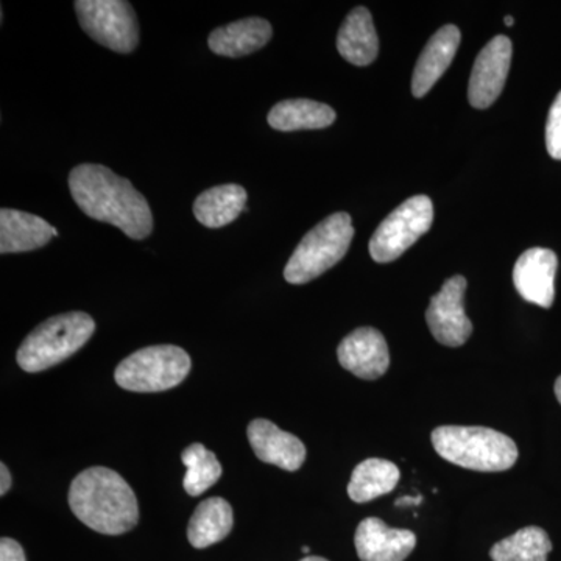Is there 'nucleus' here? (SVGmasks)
I'll return each mask as SVG.
<instances>
[{
	"label": "nucleus",
	"mask_w": 561,
	"mask_h": 561,
	"mask_svg": "<svg viewBox=\"0 0 561 561\" xmlns=\"http://www.w3.org/2000/svg\"><path fill=\"white\" fill-rule=\"evenodd\" d=\"M73 202L88 217L114 225L135 241L153 231V214L131 181L122 179L101 164H80L69 173Z\"/></svg>",
	"instance_id": "obj_1"
},
{
	"label": "nucleus",
	"mask_w": 561,
	"mask_h": 561,
	"mask_svg": "<svg viewBox=\"0 0 561 561\" xmlns=\"http://www.w3.org/2000/svg\"><path fill=\"white\" fill-rule=\"evenodd\" d=\"M69 507L84 526L103 535H122L139 522L138 500L116 471L88 468L73 479Z\"/></svg>",
	"instance_id": "obj_2"
},
{
	"label": "nucleus",
	"mask_w": 561,
	"mask_h": 561,
	"mask_svg": "<svg viewBox=\"0 0 561 561\" xmlns=\"http://www.w3.org/2000/svg\"><path fill=\"white\" fill-rule=\"evenodd\" d=\"M431 438L442 459L467 470L507 471L518 460L515 442L489 427L442 426L432 432Z\"/></svg>",
	"instance_id": "obj_3"
},
{
	"label": "nucleus",
	"mask_w": 561,
	"mask_h": 561,
	"mask_svg": "<svg viewBox=\"0 0 561 561\" xmlns=\"http://www.w3.org/2000/svg\"><path fill=\"white\" fill-rule=\"evenodd\" d=\"M94 331L95 321L84 312L50 317L22 342L18 350V364L27 373L49 370L83 348Z\"/></svg>",
	"instance_id": "obj_4"
},
{
	"label": "nucleus",
	"mask_w": 561,
	"mask_h": 561,
	"mask_svg": "<svg viewBox=\"0 0 561 561\" xmlns=\"http://www.w3.org/2000/svg\"><path fill=\"white\" fill-rule=\"evenodd\" d=\"M353 238L350 214H332L298 243L284 268V278L290 284H306L319 278L345 257Z\"/></svg>",
	"instance_id": "obj_5"
},
{
	"label": "nucleus",
	"mask_w": 561,
	"mask_h": 561,
	"mask_svg": "<svg viewBox=\"0 0 561 561\" xmlns=\"http://www.w3.org/2000/svg\"><path fill=\"white\" fill-rule=\"evenodd\" d=\"M191 371V357L175 345L147 346L125 357L114 378L122 389L154 393L180 386Z\"/></svg>",
	"instance_id": "obj_6"
},
{
	"label": "nucleus",
	"mask_w": 561,
	"mask_h": 561,
	"mask_svg": "<svg viewBox=\"0 0 561 561\" xmlns=\"http://www.w3.org/2000/svg\"><path fill=\"white\" fill-rule=\"evenodd\" d=\"M80 27L92 39L117 54H131L139 44L135 9L125 0H77Z\"/></svg>",
	"instance_id": "obj_7"
},
{
	"label": "nucleus",
	"mask_w": 561,
	"mask_h": 561,
	"mask_svg": "<svg viewBox=\"0 0 561 561\" xmlns=\"http://www.w3.org/2000/svg\"><path fill=\"white\" fill-rule=\"evenodd\" d=\"M434 224V205L426 195H416L398 206L379 225L370 239L373 260L387 264L398 260L421 236L426 234Z\"/></svg>",
	"instance_id": "obj_8"
},
{
	"label": "nucleus",
	"mask_w": 561,
	"mask_h": 561,
	"mask_svg": "<svg viewBox=\"0 0 561 561\" xmlns=\"http://www.w3.org/2000/svg\"><path fill=\"white\" fill-rule=\"evenodd\" d=\"M467 279L453 276L443 284L442 290L432 297L426 312L427 327L442 345L457 346L467 343L472 334L471 320L465 312L463 298Z\"/></svg>",
	"instance_id": "obj_9"
},
{
	"label": "nucleus",
	"mask_w": 561,
	"mask_h": 561,
	"mask_svg": "<svg viewBox=\"0 0 561 561\" xmlns=\"http://www.w3.org/2000/svg\"><path fill=\"white\" fill-rule=\"evenodd\" d=\"M512 51V41L500 35L476 58L468 84V101L474 108H489L500 98L511 69Z\"/></svg>",
	"instance_id": "obj_10"
},
{
	"label": "nucleus",
	"mask_w": 561,
	"mask_h": 561,
	"mask_svg": "<svg viewBox=\"0 0 561 561\" xmlns=\"http://www.w3.org/2000/svg\"><path fill=\"white\" fill-rule=\"evenodd\" d=\"M337 356L345 370L365 381H375L389 370V346L375 328H359L351 332L339 345Z\"/></svg>",
	"instance_id": "obj_11"
},
{
	"label": "nucleus",
	"mask_w": 561,
	"mask_h": 561,
	"mask_svg": "<svg viewBox=\"0 0 561 561\" xmlns=\"http://www.w3.org/2000/svg\"><path fill=\"white\" fill-rule=\"evenodd\" d=\"M557 254L549 249L524 251L516 261L513 283L524 300L549 309L556 298Z\"/></svg>",
	"instance_id": "obj_12"
},
{
	"label": "nucleus",
	"mask_w": 561,
	"mask_h": 561,
	"mask_svg": "<svg viewBox=\"0 0 561 561\" xmlns=\"http://www.w3.org/2000/svg\"><path fill=\"white\" fill-rule=\"evenodd\" d=\"M249 442L257 459L275 465L280 470L297 471L306 460V446L300 438L279 430L268 420H253L250 423Z\"/></svg>",
	"instance_id": "obj_13"
},
{
	"label": "nucleus",
	"mask_w": 561,
	"mask_h": 561,
	"mask_svg": "<svg viewBox=\"0 0 561 561\" xmlns=\"http://www.w3.org/2000/svg\"><path fill=\"white\" fill-rule=\"evenodd\" d=\"M357 556L362 561H404L416 546L411 530L391 529L379 518H367L356 530Z\"/></svg>",
	"instance_id": "obj_14"
},
{
	"label": "nucleus",
	"mask_w": 561,
	"mask_h": 561,
	"mask_svg": "<svg viewBox=\"0 0 561 561\" xmlns=\"http://www.w3.org/2000/svg\"><path fill=\"white\" fill-rule=\"evenodd\" d=\"M460 31L456 25H445L435 33L421 51L412 77V94L424 98L434 88L438 79L451 66L459 50Z\"/></svg>",
	"instance_id": "obj_15"
},
{
	"label": "nucleus",
	"mask_w": 561,
	"mask_h": 561,
	"mask_svg": "<svg viewBox=\"0 0 561 561\" xmlns=\"http://www.w3.org/2000/svg\"><path fill=\"white\" fill-rule=\"evenodd\" d=\"M58 238L57 228L24 210H0V253H24L43 249L51 238Z\"/></svg>",
	"instance_id": "obj_16"
},
{
	"label": "nucleus",
	"mask_w": 561,
	"mask_h": 561,
	"mask_svg": "<svg viewBox=\"0 0 561 561\" xmlns=\"http://www.w3.org/2000/svg\"><path fill=\"white\" fill-rule=\"evenodd\" d=\"M271 22L245 18L216 28L208 38L209 49L220 57L241 58L262 49L272 39Z\"/></svg>",
	"instance_id": "obj_17"
},
{
	"label": "nucleus",
	"mask_w": 561,
	"mask_h": 561,
	"mask_svg": "<svg viewBox=\"0 0 561 561\" xmlns=\"http://www.w3.org/2000/svg\"><path fill=\"white\" fill-rule=\"evenodd\" d=\"M339 54L354 66H368L378 57L379 39L370 11L357 7L343 22L337 35Z\"/></svg>",
	"instance_id": "obj_18"
},
{
	"label": "nucleus",
	"mask_w": 561,
	"mask_h": 561,
	"mask_svg": "<svg viewBox=\"0 0 561 561\" xmlns=\"http://www.w3.org/2000/svg\"><path fill=\"white\" fill-rule=\"evenodd\" d=\"M268 125L278 131L320 130L335 122V111L327 103L290 99L276 103L268 113Z\"/></svg>",
	"instance_id": "obj_19"
},
{
	"label": "nucleus",
	"mask_w": 561,
	"mask_h": 561,
	"mask_svg": "<svg viewBox=\"0 0 561 561\" xmlns=\"http://www.w3.org/2000/svg\"><path fill=\"white\" fill-rule=\"evenodd\" d=\"M245 203L247 191L241 184H221L198 195L194 216L206 228L227 227L245 210Z\"/></svg>",
	"instance_id": "obj_20"
},
{
	"label": "nucleus",
	"mask_w": 561,
	"mask_h": 561,
	"mask_svg": "<svg viewBox=\"0 0 561 561\" xmlns=\"http://www.w3.org/2000/svg\"><path fill=\"white\" fill-rule=\"evenodd\" d=\"M232 524L231 505L221 497H209L192 515L187 538L194 548H209L230 535Z\"/></svg>",
	"instance_id": "obj_21"
},
{
	"label": "nucleus",
	"mask_w": 561,
	"mask_h": 561,
	"mask_svg": "<svg viewBox=\"0 0 561 561\" xmlns=\"http://www.w3.org/2000/svg\"><path fill=\"white\" fill-rule=\"evenodd\" d=\"M400 481L397 465L383 459H368L354 468L348 483L351 500L357 504L389 494Z\"/></svg>",
	"instance_id": "obj_22"
},
{
	"label": "nucleus",
	"mask_w": 561,
	"mask_h": 561,
	"mask_svg": "<svg viewBox=\"0 0 561 561\" xmlns=\"http://www.w3.org/2000/svg\"><path fill=\"white\" fill-rule=\"evenodd\" d=\"M552 551L549 535L541 527H524L491 548L493 561H548Z\"/></svg>",
	"instance_id": "obj_23"
},
{
	"label": "nucleus",
	"mask_w": 561,
	"mask_h": 561,
	"mask_svg": "<svg viewBox=\"0 0 561 561\" xmlns=\"http://www.w3.org/2000/svg\"><path fill=\"white\" fill-rule=\"evenodd\" d=\"M186 476H184L183 486L190 496H201L206 490L210 489L221 476V465L217 460L216 454L206 449L202 443H194L187 446L181 454Z\"/></svg>",
	"instance_id": "obj_24"
},
{
	"label": "nucleus",
	"mask_w": 561,
	"mask_h": 561,
	"mask_svg": "<svg viewBox=\"0 0 561 561\" xmlns=\"http://www.w3.org/2000/svg\"><path fill=\"white\" fill-rule=\"evenodd\" d=\"M546 147L553 160L561 161V91L549 110L546 124Z\"/></svg>",
	"instance_id": "obj_25"
},
{
	"label": "nucleus",
	"mask_w": 561,
	"mask_h": 561,
	"mask_svg": "<svg viewBox=\"0 0 561 561\" xmlns=\"http://www.w3.org/2000/svg\"><path fill=\"white\" fill-rule=\"evenodd\" d=\"M0 561H27L24 549L20 542L11 538H2L0 541Z\"/></svg>",
	"instance_id": "obj_26"
},
{
	"label": "nucleus",
	"mask_w": 561,
	"mask_h": 561,
	"mask_svg": "<svg viewBox=\"0 0 561 561\" xmlns=\"http://www.w3.org/2000/svg\"><path fill=\"white\" fill-rule=\"evenodd\" d=\"M0 474H2V483H0V494L5 496L7 491L10 490L11 486V474L9 468L5 465H0Z\"/></svg>",
	"instance_id": "obj_27"
},
{
	"label": "nucleus",
	"mask_w": 561,
	"mask_h": 561,
	"mask_svg": "<svg viewBox=\"0 0 561 561\" xmlns=\"http://www.w3.org/2000/svg\"><path fill=\"white\" fill-rule=\"evenodd\" d=\"M423 501V497H411V496H405V497H401V500H398L397 504L398 505H402V504H420V502Z\"/></svg>",
	"instance_id": "obj_28"
},
{
	"label": "nucleus",
	"mask_w": 561,
	"mask_h": 561,
	"mask_svg": "<svg viewBox=\"0 0 561 561\" xmlns=\"http://www.w3.org/2000/svg\"><path fill=\"white\" fill-rule=\"evenodd\" d=\"M556 394H557V400H559V402L561 404V376L559 379H557V382H556Z\"/></svg>",
	"instance_id": "obj_29"
},
{
	"label": "nucleus",
	"mask_w": 561,
	"mask_h": 561,
	"mask_svg": "<svg viewBox=\"0 0 561 561\" xmlns=\"http://www.w3.org/2000/svg\"><path fill=\"white\" fill-rule=\"evenodd\" d=\"M300 561H328L327 559H321V557H305V559Z\"/></svg>",
	"instance_id": "obj_30"
},
{
	"label": "nucleus",
	"mask_w": 561,
	"mask_h": 561,
	"mask_svg": "<svg viewBox=\"0 0 561 561\" xmlns=\"http://www.w3.org/2000/svg\"><path fill=\"white\" fill-rule=\"evenodd\" d=\"M504 24L505 25H508V27H512L513 24H515V21H513V18L512 16H507L505 18L504 20Z\"/></svg>",
	"instance_id": "obj_31"
},
{
	"label": "nucleus",
	"mask_w": 561,
	"mask_h": 561,
	"mask_svg": "<svg viewBox=\"0 0 561 561\" xmlns=\"http://www.w3.org/2000/svg\"><path fill=\"white\" fill-rule=\"evenodd\" d=\"M302 553H309L311 552V549L308 548V546H305V548L301 549Z\"/></svg>",
	"instance_id": "obj_32"
}]
</instances>
